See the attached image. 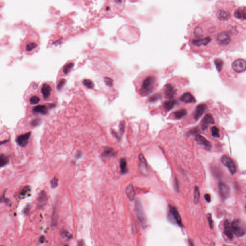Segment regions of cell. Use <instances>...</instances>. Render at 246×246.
Returning <instances> with one entry per match:
<instances>
[{
	"label": "cell",
	"mask_w": 246,
	"mask_h": 246,
	"mask_svg": "<svg viewBox=\"0 0 246 246\" xmlns=\"http://www.w3.org/2000/svg\"><path fill=\"white\" fill-rule=\"evenodd\" d=\"M30 204H28L27 205L26 207L25 208V209L24 210V212L26 214H28L30 213Z\"/></svg>",
	"instance_id": "43"
},
{
	"label": "cell",
	"mask_w": 246,
	"mask_h": 246,
	"mask_svg": "<svg viewBox=\"0 0 246 246\" xmlns=\"http://www.w3.org/2000/svg\"><path fill=\"white\" fill-rule=\"evenodd\" d=\"M39 89L43 99L46 100L50 98L54 91L53 85L50 82H44L40 87Z\"/></svg>",
	"instance_id": "5"
},
{
	"label": "cell",
	"mask_w": 246,
	"mask_h": 246,
	"mask_svg": "<svg viewBox=\"0 0 246 246\" xmlns=\"http://www.w3.org/2000/svg\"><path fill=\"white\" fill-rule=\"evenodd\" d=\"M207 109V106L206 104H200L196 107L194 113V118L196 120H198Z\"/></svg>",
	"instance_id": "12"
},
{
	"label": "cell",
	"mask_w": 246,
	"mask_h": 246,
	"mask_svg": "<svg viewBox=\"0 0 246 246\" xmlns=\"http://www.w3.org/2000/svg\"><path fill=\"white\" fill-rule=\"evenodd\" d=\"M126 196H128V198L130 201H132L135 199L136 193L132 184H130L126 188Z\"/></svg>",
	"instance_id": "22"
},
{
	"label": "cell",
	"mask_w": 246,
	"mask_h": 246,
	"mask_svg": "<svg viewBox=\"0 0 246 246\" xmlns=\"http://www.w3.org/2000/svg\"><path fill=\"white\" fill-rule=\"evenodd\" d=\"M163 91L165 98L171 99L177 93V88L173 83H168L165 85Z\"/></svg>",
	"instance_id": "7"
},
{
	"label": "cell",
	"mask_w": 246,
	"mask_h": 246,
	"mask_svg": "<svg viewBox=\"0 0 246 246\" xmlns=\"http://www.w3.org/2000/svg\"><path fill=\"white\" fill-rule=\"evenodd\" d=\"M41 122H42V120H41L40 119H34L31 121V125L32 126H34V127H36V126H38L40 125Z\"/></svg>",
	"instance_id": "35"
},
{
	"label": "cell",
	"mask_w": 246,
	"mask_h": 246,
	"mask_svg": "<svg viewBox=\"0 0 246 246\" xmlns=\"http://www.w3.org/2000/svg\"><path fill=\"white\" fill-rule=\"evenodd\" d=\"M175 188L177 190V191H179V185L177 178H175Z\"/></svg>",
	"instance_id": "46"
},
{
	"label": "cell",
	"mask_w": 246,
	"mask_h": 246,
	"mask_svg": "<svg viewBox=\"0 0 246 246\" xmlns=\"http://www.w3.org/2000/svg\"><path fill=\"white\" fill-rule=\"evenodd\" d=\"M189 242H190V246H195L194 243V242L192 240L190 239L189 240Z\"/></svg>",
	"instance_id": "50"
},
{
	"label": "cell",
	"mask_w": 246,
	"mask_h": 246,
	"mask_svg": "<svg viewBox=\"0 0 246 246\" xmlns=\"http://www.w3.org/2000/svg\"><path fill=\"white\" fill-rule=\"evenodd\" d=\"M221 162L222 164L228 169L230 173L234 175L237 172V168L234 162L230 157L224 155L222 157Z\"/></svg>",
	"instance_id": "6"
},
{
	"label": "cell",
	"mask_w": 246,
	"mask_h": 246,
	"mask_svg": "<svg viewBox=\"0 0 246 246\" xmlns=\"http://www.w3.org/2000/svg\"><path fill=\"white\" fill-rule=\"evenodd\" d=\"M30 191H31V188H30V186H26L20 191V195L22 196V197H24V196H26V195L28 194Z\"/></svg>",
	"instance_id": "32"
},
{
	"label": "cell",
	"mask_w": 246,
	"mask_h": 246,
	"mask_svg": "<svg viewBox=\"0 0 246 246\" xmlns=\"http://www.w3.org/2000/svg\"><path fill=\"white\" fill-rule=\"evenodd\" d=\"M57 220H58V210L56 207H55L52 215V227H56Z\"/></svg>",
	"instance_id": "27"
},
{
	"label": "cell",
	"mask_w": 246,
	"mask_h": 246,
	"mask_svg": "<svg viewBox=\"0 0 246 246\" xmlns=\"http://www.w3.org/2000/svg\"><path fill=\"white\" fill-rule=\"evenodd\" d=\"M176 103H177L176 101L173 100V99L165 101L163 102V108L165 109V110L166 111H169L173 108V107L175 106Z\"/></svg>",
	"instance_id": "24"
},
{
	"label": "cell",
	"mask_w": 246,
	"mask_h": 246,
	"mask_svg": "<svg viewBox=\"0 0 246 246\" xmlns=\"http://www.w3.org/2000/svg\"><path fill=\"white\" fill-rule=\"evenodd\" d=\"M45 238L44 236H42L40 237V243H43L44 241H45Z\"/></svg>",
	"instance_id": "48"
},
{
	"label": "cell",
	"mask_w": 246,
	"mask_h": 246,
	"mask_svg": "<svg viewBox=\"0 0 246 246\" xmlns=\"http://www.w3.org/2000/svg\"><path fill=\"white\" fill-rule=\"evenodd\" d=\"M48 108L44 105H39L36 106L33 108L32 112L34 113L46 114H47Z\"/></svg>",
	"instance_id": "23"
},
{
	"label": "cell",
	"mask_w": 246,
	"mask_h": 246,
	"mask_svg": "<svg viewBox=\"0 0 246 246\" xmlns=\"http://www.w3.org/2000/svg\"><path fill=\"white\" fill-rule=\"evenodd\" d=\"M207 218L208 221L209 222V225H210V228L211 229H212L214 227V223H213V221H212L211 214H207Z\"/></svg>",
	"instance_id": "36"
},
{
	"label": "cell",
	"mask_w": 246,
	"mask_h": 246,
	"mask_svg": "<svg viewBox=\"0 0 246 246\" xmlns=\"http://www.w3.org/2000/svg\"><path fill=\"white\" fill-rule=\"evenodd\" d=\"M224 233L228 239H232L233 238V234L232 229L231 222L228 220H226L224 224Z\"/></svg>",
	"instance_id": "21"
},
{
	"label": "cell",
	"mask_w": 246,
	"mask_h": 246,
	"mask_svg": "<svg viewBox=\"0 0 246 246\" xmlns=\"http://www.w3.org/2000/svg\"><path fill=\"white\" fill-rule=\"evenodd\" d=\"M187 114V110L186 109H181L175 112L174 113V116L177 119H180L182 118L184 116H186Z\"/></svg>",
	"instance_id": "30"
},
{
	"label": "cell",
	"mask_w": 246,
	"mask_h": 246,
	"mask_svg": "<svg viewBox=\"0 0 246 246\" xmlns=\"http://www.w3.org/2000/svg\"><path fill=\"white\" fill-rule=\"evenodd\" d=\"M58 180L56 177H54L50 181V185L52 188H56L58 186Z\"/></svg>",
	"instance_id": "37"
},
{
	"label": "cell",
	"mask_w": 246,
	"mask_h": 246,
	"mask_svg": "<svg viewBox=\"0 0 246 246\" xmlns=\"http://www.w3.org/2000/svg\"><path fill=\"white\" fill-rule=\"evenodd\" d=\"M84 84L85 86H87V87L90 88V89H92L93 87V83H92V82L91 80H88V79L85 80L84 81Z\"/></svg>",
	"instance_id": "39"
},
{
	"label": "cell",
	"mask_w": 246,
	"mask_h": 246,
	"mask_svg": "<svg viewBox=\"0 0 246 246\" xmlns=\"http://www.w3.org/2000/svg\"><path fill=\"white\" fill-rule=\"evenodd\" d=\"M71 65L72 64L70 63V64H68V65H67V66H65L64 69V72L65 73L68 72V71L69 70L70 68L71 67Z\"/></svg>",
	"instance_id": "44"
},
{
	"label": "cell",
	"mask_w": 246,
	"mask_h": 246,
	"mask_svg": "<svg viewBox=\"0 0 246 246\" xmlns=\"http://www.w3.org/2000/svg\"><path fill=\"white\" fill-rule=\"evenodd\" d=\"M220 194L222 197L224 199H226L228 197L230 193L229 188L224 183L220 182L219 184Z\"/></svg>",
	"instance_id": "16"
},
{
	"label": "cell",
	"mask_w": 246,
	"mask_h": 246,
	"mask_svg": "<svg viewBox=\"0 0 246 246\" xmlns=\"http://www.w3.org/2000/svg\"><path fill=\"white\" fill-rule=\"evenodd\" d=\"M139 160L140 171L143 175H146L147 172H148L147 162H146L144 155L142 154H140L139 155Z\"/></svg>",
	"instance_id": "18"
},
{
	"label": "cell",
	"mask_w": 246,
	"mask_h": 246,
	"mask_svg": "<svg viewBox=\"0 0 246 246\" xmlns=\"http://www.w3.org/2000/svg\"><path fill=\"white\" fill-rule=\"evenodd\" d=\"M161 95L160 94H156L154 95H153L150 98V101L151 102H153L157 101L160 98Z\"/></svg>",
	"instance_id": "41"
},
{
	"label": "cell",
	"mask_w": 246,
	"mask_h": 246,
	"mask_svg": "<svg viewBox=\"0 0 246 246\" xmlns=\"http://www.w3.org/2000/svg\"><path fill=\"white\" fill-rule=\"evenodd\" d=\"M180 100L182 102L190 104V103H194L196 102V99L194 97L190 92H187L183 94L180 97Z\"/></svg>",
	"instance_id": "17"
},
{
	"label": "cell",
	"mask_w": 246,
	"mask_h": 246,
	"mask_svg": "<svg viewBox=\"0 0 246 246\" xmlns=\"http://www.w3.org/2000/svg\"><path fill=\"white\" fill-rule=\"evenodd\" d=\"M77 246H84V241H83V240H81L80 241H79V242H78V244H77Z\"/></svg>",
	"instance_id": "47"
},
{
	"label": "cell",
	"mask_w": 246,
	"mask_h": 246,
	"mask_svg": "<svg viewBox=\"0 0 246 246\" xmlns=\"http://www.w3.org/2000/svg\"><path fill=\"white\" fill-rule=\"evenodd\" d=\"M9 141V140H6L4 141H0V146L3 145V144H6V143H7Z\"/></svg>",
	"instance_id": "49"
},
{
	"label": "cell",
	"mask_w": 246,
	"mask_h": 246,
	"mask_svg": "<svg viewBox=\"0 0 246 246\" xmlns=\"http://www.w3.org/2000/svg\"><path fill=\"white\" fill-rule=\"evenodd\" d=\"M246 67V62L242 59L236 60L232 64V67L237 73H242L245 71Z\"/></svg>",
	"instance_id": "8"
},
{
	"label": "cell",
	"mask_w": 246,
	"mask_h": 246,
	"mask_svg": "<svg viewBox=\"0 0 246 246\" xmlns=\"http://www.w3.org/2000/svg\"><path fill=\"white\" fill-rule=\"evenodd\" d=\"M216 40L220 46H228L231 42V32L229 31H220L217 35Z\"/></svg>",
	"instance_id": "4"
},
{
	"label": "cell",
	"mask_w": 246,
	"mask_h": 246,
	"mask_svg": "<svg viewBox=\"0 0 246 246\" xmlns=\"http://www.w3.org/2000/svg\"><path fill=\"white\" fill-rule=\"evenodd\" d=\"M232 231L237 237H241L246 234V224L244 221L236 219L231 222Z\"/></svg>",
	"instance_id": "2"
},
{
	"label": "cell",
	"mask_w": 246,
	"mask_h": 246,
	"mask_svg": "<svg viewBox=\"0 0 246 246\" xmlns=\"http://www.w3.org/2000/svg\"><path fill=\"white\" fill-rule=\"evenodd\" d=\"M125 123L124 121L121 122L120 125V133L121 135H122L124 132L125 131Z\"/></svg>",
	"instance_id": "42"
},
{
	"label": "cell",
	"mask_w": 246,
	"mask_h": 246,
	"mask_svg": "<svg viewBox=\"0 0 246 246\" xmlns=\"http://www.w3.org/2000/svg\"><path fill=\"white\" fill-rule=\"evenodd\" d=\"M135 210L138 220L143 227H145L147 226V220L142 205L138 199H137L135 202Z\"/></svg>",
	"instance_id": "3"
},
{
	"label": "cell",
	"mask_w": 246,
	"mask_h": 246,
	"mask_svg": "<svg viewBox=\"0 0 246 246\" xmlns=\"http://www.w3.org/2000/svg\"><path fill=\"white\" fill-rule=\"evenodd\" d=\"M205 199L208 202H210L211 201V198H210V195L209 194H205L204 195Z\"/></svg>",
	"instance_id": "45"
},
{
	"label": "cell",
	"mask_w": 246,
	"mask_h": 246,
	"mask_svg": "<svg viewBox=\"0 0 246 246\" xmlns=\"http://www.w3.org/2000/svg\"><path fill=\"white\" fill-rule=\"evenodd\" d=\"M120 166L122 173H126L128 172V169L127 167V162H126V159L125 158H122L121 159Z\"/></svg>",
	"instance_id": "28"
},
{
	"label": "cell",
	"mask_w": 246,
	"mask_h": 246,
	"mask_svg": "<svg viewBox=\"0 0 246 246\" xmlns=\"http://www.w3.org/2000/svg\"><path fill=\"white\" fill-rule=\"evenodd\" d=\"M115 152L114 151V150L112 148H106L104 150L103 153L102 154V156L103 157L107 158V157H109L110 156H113L114 155V153Z\"/></svg>",
	"instance_id": "29"
},
{
	"label": "cell",
	"mask_w": 246,
	"mask_h": 246,
	"mask_svg": "<svg viewBox=\"0 0 246 246\" xmlns=\"http://www.w3.org/2000/svg\"><path fill=\"white\" fill-rule=\"evenodd\" d=\"M200 198V193L198 187L196 186L195 188L194 196V201L195 204H197L199 202Z\"/></svg>",
	"instance_id": "31"
},
{
	"label": "cell",
	"mask_w": 246,
	"mask_h": 246,
	"mask_svg": "<svg viewBox=\"0 0 246 246\" xmlns=\"http://www.w3.org/2000/svg\"><path fill=\"white\" fill-rule=\"evenodd\" d=\"M40 101V98L35 93L31 94L29 99V101L31 105H36L39 104Z\"/></svg>",
	"instance_id": "25"
},
{
	"label": "cell",
	"mask_w": 246,
	"mask_h": 246,
	"mask_svg": "<svg viewBox=\"0 0 246 246\" xmlns=\"http://www.w3.org/2000/svg\"><path fill=\"white\" fill-rule=\"evenodd\" d=\"M212 135L215 138H220L219 130L217 126H213L211 129Z\"/></svg>",
	"instance_id": "33"
},
{
	"label": "cell",
	"mask_w": 246,
	"mask_h": 246,
	"mask_svg": "<svg viewBox=\"0 0 246 246\" xmlns=\"http://www.w3.org/2000/svg\"><path fill=\"white\" fill-rule=\"evenodd\" d=\"M65 246H68V245H65Z\"/></svg>",
	"instance_id": "51"
},
{
	"label": "cell",
	"mask_w": 246,
	"mask_h": 246,
	"mask_svg": "<svg viewBox=\"0 0 246 246\" xmlns=\"http://www.w3.org/2000/svg\"><path fill=\"white\" fill-rule=\"evenodd\" d=\"M38 44L33 40H30L24 44V50L26 53L30 54L33 52L38 47Z\"/></svg>",
	"instance_id": "15"
},
{
	"label": "cell",
	"mask_w": 246,
	"mask_h": 246,
	"mask_svg": "<svg viewBox=\"0 0 246 246\" xmlns=\"http://www.w3.org/2000/svg\"><path fill=\"white\" fill-rule=\"evenodd\" d=\"M215 63L216 65L217 68L218 70H221L223 65V61L220 59L216 60Z\"/></svg>",
	"instance_id": "38"
},
{
	"label": "cell",
	"mask_w": 246,
	"mask_h": 246,
	"mask_svg": "<svg viewBox=\"0 0 246 246\" xmlns=\"http://www.w3.org/2000/svg\"><path fill=\"white\" fill-rule=\"evenodd\" d=\"M169 207V212H170V215L172 216V218H173V219L175 220V222H177V224L179 227H183L182 218L180 216V215L179 213L178 212L177 208L175 207L174 206H171V205H170Z\"/></svg>",
	"instance_id": "9"
},
{
	"label": "cell",
	"mask_w": 246,
	"mask_h": 246,
	"mask_svg": "<svg viewBox=\"0 0 246 246\" xmlns=\"http://www.w3.org/2000/svg\"><path fill=\"white\" fill-rule=\"evenodd\" d=\"M246 7H241L238 8L234 12V16L238 19L241 20H246Z\"/></svg>",
	"instance_id": "20"
},
{
	"label": "cell",
	"mask_w": 246,
	"mask_h": 246,
	"mask_svg": "<svg viewBox=\"0 0 246 246\" xmlns=\"http://www.w3.org/2000/svg\"><path fill=\"white\" fill-rule=\"evenodd\" d=\"M215 121L212 115L210 114H208L205 116L202 119L201 122V126L202 129L203 130H205L207 129L209 125L214 124Z\"/></svg>",
	"instance_id": "11"
},
{
	"label": "cell",
	"mask_w": 246,
	"mask_h": 246,
	"mask_svg": "<svg viewBox=\"0 0 246 246\" xmlns=\"http://www.w3.org/2000/svg\"><path fill=\"white\" fill-rule=\"evenodd\" d=\"M212 171L213 174L216 177H220L222 176V172H221V171L220 170V169L217 168V167H216V166L212 168Z\"/></svg>",
	"instance_id": "34"
},
{
	"label": "cell",
	"mask_w": 246,
	"mask_h": 246,
	"mask_svg": "<svg viewBox=\"0 0 246 246\" xmlns=\"http://www.w3.org/2000/svg\"><path fill=\"white\" fill-rule=\"evenodd\" d=\"M195 139L199 144L204 146L205 148L208 150H210L212 148V143L202 135L197 134L195 136Z\"/></svg>",
	"instance_id": "13"
},
{
	"label": "cell",
	"mask_w": 246,
	"mask_h": 246,
	"mask_svg": "<svg viewBox=\"0 0 246 246\" xmlns=\"http://www.w3.org/2000/svg\"><path fill=\"white\" fill-rule=\"evenodd\" d=\"M6 190H5V191L3 192V194L2 195V196H1V197H0V202L1 203H2V202H5V203H6V204H7L8 203V199H6V198H5V192H6Z\"/></svg>",
	"instance_id": "40"
},
{
	"label": "cell",
	"mask_w": 246,
	"mask_h": 246,
	"mask_svg": "<svg viewBox=\"0 0 246 246\" xmlns=\"http://www.w3.org/2000/svg\"><path fill=\"white\" fill-rule=\"evenodd\" d=\"M158 77L155 74L146 72L136 80V91L141 96H147L155 91L158 86Z\"/></svg>",
	"instance_id": "1"
},
{
	"label": "cell",
	"mask_w": 246,
	"mask_h": 246,
	"mask_svg": "<svg viewBox=\"0 0 246 246\" xmlns=\"http://www.w3.org/2000/svg\"><path fill=\"white\" fill-rule=\"evenodd\" d=\"M48 201V197L46 192L42 190L41 191L38 198L37 205L39 208H42L46 205Z\"/></svg>",
	"instance_id": "14"
},
{
	"label": "cell",
	"mask_w": 246,
	"mask_h": 246,
	"mask_svg": "<svg viewBox=\"0 0 246 246\" xmlns=\"http://www.w3.org/2000/svg\"><path fill=\"white\" fill-rule=\"evenodd\" d=\"M216 16L218 19L222 21H227L230 19L231 13L230 12L224 10V9H221L217 12Z\"/></svg>",
	"instance_id": "19"
},
{
	"label": "cell",
	"mask_w": 246,
	"mask_h": 246,
	"mask_svg": "<svg viewBox=\"0 0 246 246\" xmlns=\"http://www.w3.org/2000/svg\"><path fill=\"white\" fill-rule=\"evenodd\" d=\"M10 161V158L5 154H0V167H2L8 165Z\"/></svg>",
	"instance_id": "26"
},
{
	"label": "cell",
	"mask_w": 246,
	"mask_h": 246,
	"mask_svg": "<svg viewBox=\"0 0 246 246\" xmlns=\"http://www.w3.org/2000/svg\"><path fill=\"white\" fill-rule=\"evenodd\" d=\"M31 135V132H30L20 135L19 136L16 138V142L20 147H26L28 144Z\"/></svg>",
	"instance_id": "10"
}]
</instances>
